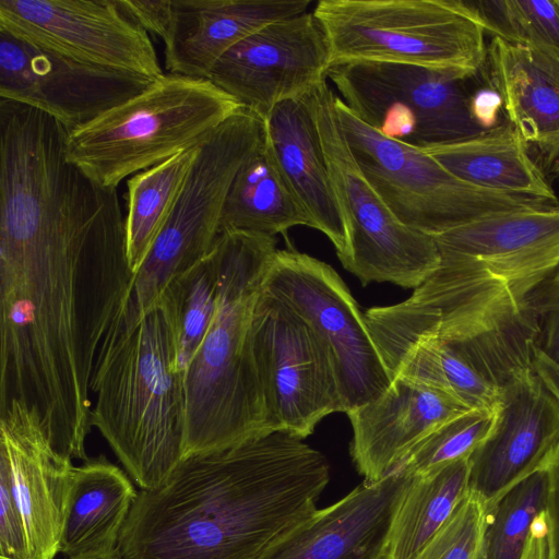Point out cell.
Masks as SVG:
<instances>
[{"instance_id": "6da1fadb", "label": "cell", "mask_w": 559, "mask_h": 559, "mask_svg": "<svg viewBox=\"0 0 559 559\" xmlns=\"http://www.w3.org/2000/svg\"><path fill=\"white\" fill-rule=\"evenodd\" d=\"M133 273L117 188L55 134L0 153V412H37L57 452L87 460L91 378Z\"/></svg>"}, {"instance_id": "7a4b0ae2", "label": "cell", "mask_w": 559, "mask_h": 559, "mask_svg": "<svg viewBox=\"0 0 559 559\" xmlns=\"http://www.w3.org/2000/svg\"><path fill=\"white\" fill-rule=\"evenodd\" d=\"M326 457L285 431L182 459L138 492L121 559H255L318 508Z\"/></svg>"}, {"instance_id": "3957f363", "label": "cell", "mask_w": 559, "mask_h": 559, "mask_svg": "<svg viewBox=\"0 0 559 559\" xmlns=\"http://www.w3.org/2000/svg\"><path fill=\"white\" fill-rule=\"evenodd\" d=\"M432 237L438 269L406 300L366 312L391 356L424 337L469 335L520 314L559 265V206L495 212Z\"/></svg>"}, {"instance_id": "277c9868", "label": "cell", "mask_w": 559, "mask_h": 559, "mask_svg": "<svg viewBox=\"0 0 559 559\" xmlns=\"http://www.w3.org/2000/svg\"><path fill=\"white\" fill-rule=\"evenodd\" d=\"M91 423L142 490L183 459L185 372L171 316L159 297L131 329L110 326L97 353Z\"/></svg>"}, {"instance_id": "5b68a950", "label": "cell", "mask_w": 559, "mask_h": 559, "mask_svg": "<svg viewBox=\"0 0 559 559\" xmlns=\"http://www.w3.org/2000/svg\"><path fill=\"white\" fill-rule=\"evenodd\" d=\"M218 295L214 318L185 371L183 459L271 433L251 348V324L275 237L224 231L214 242Z\"/></svg>"}, {"instance_id": "8992f818", "label": "cell", "mask_w": 559, "mask_h": 559, "mask_svg": "<svg viewBox=\"0 0 559 559\" xmlns=\"http://www.w3.org/2000/svg\"><path fill=\"white\" fill-rule=\"evenodd\" d=\"M242 107L207 79L164 73L139 95L69 131V162L105 188L200 144Z\"/></svg>"}, {"instance_id": "52a82bcc", "label": "cell", "mask_w": 559, "mask_h": 559, "mask_svg": "<svg viewBox=\"0 0 559 559\" xmlns=\"http://www.w3.org/2000/svg\"><path fill=\"white\" fill-rule=\"evenodd\" d=\"M312 13L331 67L393 63L477 75L486 63L487 32L472 1L320 0Z\"/></svg>"}, {"instance_id": "ba28073f", "label": "cell", "mask_w": 559, "mask_h": 559, "mask_svg": "<svg viewBox=\"0 0 559 559\" xmlns=\"http://www.w3.org/2000/svg\"><path fill=\"white\" fill-rule=\"evenodd\" d=\"M264 139V120L241 108L199 145L163 230L133 275L122 320L132 328L179 274L209 253L219 235L231 185Z\"/></svg>"}, {"instance_id": "9c48e42d", "label": "cell", "mask_w": 559, "mask_h": 559, "mask_svg": "<svg viewBox=\"0 0 559 559\" xmlns=\"http://www.w3.org/2000/svg\"><path fill=\"white\" fill-rule=\"evenodd\" d=\"M479 74L368 62L331 67L326 79L366 124L425 150L491 129L479 108Z\"/></svg>"}, {"instance_id": "30bf717a", "label": "cell", "mask_w": 559, "mask_h": 559, "mask_svg": "<svg viewBox=\"0 0 559 559\" xmlns=\"http://www.w3.org/2000/svg\"><path fill=\"white\" fill-rule=\"evenodd\" d=\"M305 98L347 224L348 252L341 263L364 285L389 282L415 289L440 264L433 237L399 221L369 183L342 133L328 79Z\"/></svg>"}, {"instance_id": "8fae6325", "label": "cell", "mask_w": 559, "mask_h": 559, "mask_svg": "<svg viewBox=\"0 0 559 559\" xmlns=\"http://www.w3.org/2000/svg\"><path fill=\"white\" fill-rule=\"evenodd\" d=\"M334 107L365 177L397 219L413 229L437 236L490 213L551 205L463 181L423 148L384 136L366 124L337 95Z\"/></svg>"}, {"instance_id": "7c38bea8", "label": "cell", "mask_w": 559, "mask_h": 559, "mask_svg": "<svg viewBox=\"0 0 559 559\" xmlns=\"http://www.w3.org/2000/svg\"><path fill=\"white\" fill-rule=\"evenodd\" d=\"M262 289L296 312L322 343L346 414L386 391L393 377L365 316L329 264L296 250H276Z\"/></svg>"}, {"instance_id": "4fadbf2b", "label": "cell", "mask_w": 559, "mask_h": 559, "mask_svg": "<svg viewBox=\"0 0 559 559\" xmlns=\"http://www.w3.org/2000/svg\"><path fill=\"white\" fill-rule=\"evenodd\" d=\"M251 348L271 432L304 439L325 416L345 413L326 349L296 312L263 289Z\"/></svg>"}, {"instance_id": "5bb4252c", "label": "cell", "mask_w": 559, "mask_h": 559, "mask_svg": "<svg viewBox=\"0 0 559 559\" xmlns=\"http://www.w3.org/2000/svg\"><path fill=\"white\" fill-rule=\"evenodd\" d=\"M0 32L87 67L164 75L148 33L119 0H0Z\"/></svg>"}, {"instance_id": "9a60e30c", "label": "cell", "mask_w": 559, "mask_h": 559, "mask_svg": "<svg viewBox=\"0 0 559 559\" xmlns=\"http://www.w3.org/2000/svg\"><path fill=\"white\" fill-rule=\"evenodd\" d=\"M330 52L312 12L272 22L233 46L209 80L261 119L326 80Z\"/></svg>"}, {"instance_id": "2e32d148", "label": "cell", "mask_w": 559, "mask_h": 559, "mask_svg": "<svg viewBox=\"0 0 559 559\" xmlns=\"http://www.w3.org/2000/svg\"><path fill=\"white\" fill-rule=\"evenodd\" d=\"M536 349L532 329L516 320L471 335L421 338L391 374L439 389L469 409L497 411L504 386L533 367Z\"/></svg>"}, {"instance_id": "e0dca14e", "label": "cell", "mask_w": 559, "mask_h": 559, "mask_svg": "<svg viewBox=\"0 0 559 559\" xmlns=\"http://www.w3.org/2000/svg\"><path fill=\"white\" fill-rule=\"evenodd\" d=\"M153 81L87 67L0 32V98L39 109L68 131L139 95Z\"/></svg>"}, {"instance_id": "ac0fdd59", "label": "cell", "mask_w": 559, "mask_h": 559, "mask_svg": "<svg viewBox=\"0 0 559 559\" xmlns=\"http://www.w3.org/2000/svg\"><path fill=\"white\" fill-rule=\"evenodd\" d=\"M558 444L559 403L534 367L525 369L504 386L495 428L469 456V491L489 510Z\"/></svg>"}, {"instance_id": "d6986e66", "label": "cell", "mask_w": 559, "mask_h": 559, "mask_svg": "<svg viewBox=\"0 0 559 559\" xmlns=\"http://www.w3.org/2000/svg\"><path fill=\"white\" fill-rule=\"evenodd\" d=\"M0 460L22 511L29 559H55L75 465L52 447L37 412L17 401L0 412Z\"/></svg>"}, {"instance_id": "ffe728a7", "label": "cell", "mask_w": 559, "mask_h": 559, "mask_svg": "<svg viewBox=\"0 0 559 559\" xmlns=\"http://www.w3.org/2000/svg\"><path fill=\"white\" fill-rule=\"evenodd\" d=\"M411 477L366 481L272 543L255 559H382L394 511Z\"/></svg>"}, {"instance_id": "44dd1931", "label": "cell", "mask_w": 559, "mask_h": 559, "mask_svg": "<svg viewBox=\"0 0 559 559\" xmlns=\"http://www.w3.org/2000/svg\"><path fill=\"white\" fill-rule=\"evenodd\" d=\"M469 411L452 395L396 376L377 400L346 415L350 455L366 481L389 475L408 451L444 421Z\"/></svg>"}, {"instance_id": "7402d4cb", "label": "cell", "mask_w": 559, "mask_h": 559, "mask_svg": "<svg viewBox=\"0 0 559 559\" xmlns=\"http://www.w3.org/2000/svg\"><path fill=\"white\" fill-rule=\"evenodd\" d=\"M310 0H173L166 36L168 73L207 79L237 43L263 26L308 11Z\"/></svg>"}, {"instance_id": "603a6c76", "label": "cell", "mask_w": 559, "mask_h": 559, "mask_svg": "<svg viewBox=\"0 0 559 559\" xmlns=\"http://www.w3.org/2000/svg\"><path fill=\"white\" fill-rule=\"evenodd\" d=\"M264 138L312 228L330 239L342 261L348 252L347 224L305 96L283 102L270 112Z\"/></svg>"}, {"instance_id": "cb8c5ba5", "label": "cell", "mask_w": 559, "mask_h": 559, "mask_svg": "<svg viewBox=\"0 0 559 559\" xmlns=\"http://www.w3.org/2000/svg\"><path fill=\"white\" fill-rule=\"evenodd\" d=\"M484 70L507 121L524 141L545 159L558 152L559 58L492 36Z\"/></svg>"}, {"instance_id": "d4e9b609", "label": "cell", "mask_w": 559, "mask_h": 559, "mask_svg": "<svg viewBox=\"0 0 559 559\" xmlns=\"http://www.w3.org/2000/svg\"><path fill=\"white\" fill-rule=\"evenodd\" d=\"M136 496L131 477L104 455L74 466L59 552L70 559L116 552Z\"/></svg>"}, {"instance_id": "484cf974", "label": "cell", "mask_w": 559, "mask_h": 559, "mask_svg": "<svg viewBox=\"0 0 559 559\" xmlns=\"http://www.w3.org/2000/svg\"><path fill=\"white\" fill-rule=\"evenodd\" d=\"M424 151L473 186L559 206L545 169L507 120L474 138Z\"/></svg>"}, {"instance_id": "4316f807", "label": "cell", "mask_w": 559, "mask_h": 559, "mask_svg": "<svg viewBox=\"0 0 559 559\" xmlns=\"http://www.w3.org/2000/svg\"><path fill=\"white\" fill-rule=\"evenodd\" d=\"M300 225L312 228L264 138L231 185L219 234L245 231L275 237Z\"/></svg>"}, {"instance_id": "83f0119b", "label": "cell", "mask_w": 559, "mask_h": 559, "mask_svg": "<svg viewBox=\"0 0 559 559\" xmlns=\"http://www.w3.org/2000/svg\"><path fill=\"white\" fill-rule=\"evenodd\" d=\"M469 457L411 477L393 514L382 559H414L468 493Z\"/></svg>"}, {"instance_id": "f1b7e54d", "label": "cell", "mask_w": 559, "mask_h": 559, "mask_svg": "<svg viewBox=\"0 0 559 559\" xmlns=\"http://www.w3.org/2000/svg\"><path fill=\"white\" fill-rule=\"evenodd\" d=\"M199 145L128 179L126 237L128 262L133 274L169 218L199 153Z\"/></svg>"}, {"instance_id": "f546056e", "label": "cell", "mask_w": 559, "mask_h": 559, "mask_svg": "<svg viewBox=\"0 0 559 559\" xmlns=\"http://www.w3.org/2000/svg\"><path fill=\"white\" fill-rule=\"evenodd\" d=\"M218 258L213 247L190 269L169 282L166 302L178 343V362L185 372L214 318L218 295Z\"/></svg>"}, {"instance_id": "4dcf8cb0", "label": "cell", "mask_w": 559, "mask_h": 559, "mask_svg": "<svg viewBox=\"0 0 559 559\" xmlns=\"http://www.w3.org/2000/svg\"><path fill=\"white\" fill-rule=\"evenodd\" d=\"M547 474L543 466L489 510L481 559H522L533 524L546 504Z\"/></svg>"}, {"instance_id": "1f68e13d", "label": "cell", "mask_w": 559, "mask_h": 559, "mask_svg": "<svg viewBox=\"0 0 559 559\" xmlns=\"http://www.w3.org/2000/svg\"><path fill=\"white\" fill-rule=\"evenodd\" d=\"M472 2L492 36L559 58V0Z\"/></svg>"}, {"instance_id": "d6a6232c", "label": "cell", "mask_w": 559, "mask_h": 559, "mask_svg": "<svg viewBox=\"0 0 559 559\" xmlns=\"http://www.w3.org/2000/svg\"><path fill=\"white\" fill-rule=\"evenodd\" d=\"M498 411L469 409L444 421L416 443L394 471L414 477L469 457L493 430Z\"/></svg>"}, {"instance_id": "836d02e7", "label": "cell", "mask_w": 559, "mask_h": 559, "mask_svg": "<svg viewBox=\"0 0 559 559\" xmlns=\"http://www.w3.org/2000/svg\"><path fill=\"white\" fill-rule=\"evenodd\" d=\"M488 510L468 491L414 559H481Z\"/></svg>"}, {"instance_id": "e575fe53", "label": "cell", "mask_w": 559, "mask_h": 559, "mask_svg": "<svg viewBox=\"0 0 559 559\" xmlns=\"http://www.w3.org/2000/svg\"><path fill=\"white\" fill-rule=\"evenodd\" d=\"M538 325V350L559 365V265L533 290L526 304Z\"/></svg>"}, {"instance_id": "d590c367", "label": "cell", "mask_w": 559, "mask_h": 559, "mask_svg": "<svg viewBox=\"0 0 559 559\" xmlns=\"http://www.w3.org/2000/svg\"><path fill=\"white\" fill-rule=\"evenodd\" d=\"M0 556L29 559L22 511L13 491L10 472L0 460Z\"/></svg>"}, {"instance_id": "8d00e7d4", "label": "cell", "mask_w": 559, "mask_h": 559, "mask_svg": "<svg viewBox=\"0 0 559 559\" xmlns=\"http://www.w3.org/2000/svg\"><path fill=\"white\" fill-rule=\"evenodd\" d=\"M547 495L544 510L547 559H559V444L544 465Z\"/></svg>"}, {"instance_id": "74e56055", "label": "cell", "mask_w": 559, "mask_h": 559, "mask_svg": "<svg viewBox=\"0 0 559 559\" xmlns=\"http://www.w3.org/2000/svg\"><path fill=\"white\" fill-rule=\"evenodd\" d=\"M122 9L147 33L163 39L171 20L173 0H119Z\"/></svg>"}, {"instance_id": "f35d334b", "label": "cell", "mask_w": 559, "mask_h": 559, "mask_svg": "<svg viewBox=\"0 0 559 559\" xmlns=\"http://www.w3.org/2000/svg\"><path fill=\"white\" fill-rule=\"evenodd\" d=\"M533 367L543 383L559 403V365L537 350Z\"/></svg>"}, {"instance_id": "ab89813d", "label": "cell", "mask_w": 559, "mask_h": 559, "mask_svg": "<svg viewBox=\"0 0 559 559\" xmlns=\"http://www.w3.org/2000/svg\"><path fill=\"white\" fill-rule=\"evenodd\" d=\"M543 513L533 524L522 559H547L546 528Z\"/></svg>"}, {"instance_id": "60d3db41", "label": "cell", "mask_w": 559, "mask_h": 559, "mask_svg": "<svg viewBox=\"0 0 559 559\" xmlns=\"http://www.w3.org/2000/svg\"><path fill=\"white\" fill-rule=\"evenodd\" d=\"M544 166L546 175H549L551 179L559 180V151L547 157Z\"/></svg>"}, {"instance_id": "b9f144b4", "label": "cell", "mask_w": 559, "mask_h": 559, "mask_svg": "<svg viewBox=\"0 0 559 559\" xmlns=\"http://www.w3.org/2000/svg\"><path fill=\"white\" fill-rule=\"evenodd\" d=\"M70 559V558H66ZM72 559H121V557L118 554V550L112 554L108 555H98V556H90V557H81V558H72Z\"/></svg>"}, {"instance_id": "7bdbcfd3", "label": "cell", "mask_w": 559, "mask_h": 559, "mask_svg": "<svg viewBox=\"0 0 559 559\" xmlns=\"http://www.w3.org/2000/svg\"><path fill=\"white\" fill-rule=\"evenodd\" d=\"M0 559H12V558H5V557H1V556H0Z\"/></svg>"}]
</instances>
